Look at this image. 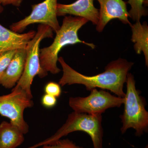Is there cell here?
Segmentation results:
<instances>
[{"instance_id":"obj_9","label":"cell","mask_w":148,"mask_h":148,"mask_svg":"<svg viewBox=\"0 0 148 148\" xmlns=\"http://www.w3.org/2000/svg\"><path fill=\"white\" fill-rule=\"evenodd\" d=\"M100 4L99 19L96 29L99 33L103 32L109 21L118 19L123 24H131L126 3L123 0H97Z\"/></svg>"},{"instance_id":"obj_15","label":"cell","mask_w":148,"mask_h":148,"mask_svg":"<svg viewBox=\"0 0 148 148\" xmlns=\"http://www.w3.org/2000/svg\"><path fill=\"white\" fill-rule=\"evenodd\" d=\"M147 0H127V3L130 5L131 8L128 12L130 17L133 21H140L143 16L148 15V12L144 5Z\"/></svg>"},{"instance_id":"obj_16","label":"cell","mask_w":148,"mask_h":148,"mask_svg":"<svg viewBox=\"0 0 148 148\" xmlns=\"http://www.w3.org/2000/svg\"><path fill=\"white\" fill-rule=\"evenodd\" d=\"M38 148H84L77 145L69 139H60L51 145H44Z\"/></svg>"},{"instance_id":"obj_14","label":"cell","mask_w":148,"mask_h":148,"mask_svg":"<svg viewBox=\"0 0 148 148\" xmlns=\"http://www.w3.org/2000/svg\"><path fill=\"white\" fill-rule=\"evenodd\" d=\"M131 41L135 43L134 48L138 54L143 52L145 58L146 66H148V26L147 22L143 24L140 21L131 24Z\"/></svg>"},{"instance_id":"obj_19","label":"cell","mask_w":148,"mask_h":148,"mask_svg":"<svg viewBox=\"0 0 148 148\" xmlns=\"http://www.w3.org/2000/svg\"><path fill=\"white\" fill-rule=\"evenodd\" d=\"M57 103L56 98L52 95L45 94L43 95L41 99V103L44 107L47 108H53Z\"/></svg>"},{"instance_id":"obj_3","label":"cell","mask_w":148,"mask_h":148,"mask_svg":"<svg viewBox=\"0 0 148 148\" xmlns=\"http://www.w3.org/2000/svg\"><path fill=\"white\" fill-rule=\"evenodd\" d=\"M102 121V114H90L74 111L69 115L65 123L54 134L28 148H38L44 145H51L70 133L78 131L86 132L90 136L93 148H103L104 131Z\"/></svg>"},{"instance_id":"obj_17","label":"cell","mask_w":148,"mask_h":148,"mask_svg":"<svg viewBox=\"0 0 148 148\" xmlns=\"http://www.w3.org/2000/svg\"><path fill=\"white\" fill-rule=\"evenodd\" d=\"M16 50L10 51L0 55V77L8 67Z\"/></svg>"},{"instance_id":"obj_7","label":"cell","mask_w":148,"mask_h":148,"mask_svg":"<svg viewBox=\"0 0 148 148\" xmlns=\"http://www.w3.org/2000/svg\"><path fill=\"white\" fill-rule=\"evenodd\" d=\"M87 97H71L69 105L74 112L92 115L102 114L111 108H119L124 104L125 99L112 95L103 90L97 88L90 90Z\"/></svg>"},{"instance_id":"obj_2","label":"cell","mask_w":148,"mask_h":148,"mask_svg":"<svg viewBox=\"0 0 148 148\" xmlns=\"http://www.w3.org/2000/svg\"><path fill=\"white\" fill-rule=\"evenodd\" d=\"M87 19L72 15L64 16L60 29L56 33V36L50 46L40 49V62L44 72L48 74L59 73L61 70L57 65L58 55L61 49L68 45L83 43L94 49L93 44L81 40L78 37L79 30L88 22Z\"/></svg>"},{"instance_id":"obj_21","label":"cell","mask_w":148,"mask_h":148,"mask_svg":"<svg viewBox=\"0 0 148 148\" xmlns=\"http://www.w3.org/2000/svg\"><path fill=\"white\" fill-rule=\"evenodd\" d=\"M4 10V8L3 6L2 5L1 3L0 2V14L2 13Z\"/></svg>"},{"instance_id":"obj_10","label":"cell","mask_w":148,"mask_h":148,"mask_svg":"<svg viewBox=\"0 0 148 148\" xmlns=\"http://www.w3.org/2000/svg\"><path fill=\"white\" fill-rule=\"evenodd\" d=\"M93 1L94 0H77L69 4L58 3L57 16H65L68 14L74 15L85 18L96 25L99 21V11L94 6Z\"/></svg>"},{"instance_id":"obj_11","label":"cell","mask_w":148,"mask_h":148,"mask_svg":"<svg viewBox=\"0 0 148 148\" xmlns=\"http://www.w3.org/2000/svg\"><path fill=\"white\" fill-rule=\"evenodd\" d=\"M36 34L34 30L24 34L16 33L0 24V55L10 51L26 48Z\"/></svg>"},{"instance_id":"obj_13","label":"cell","mask_w":148,"mask_h":148,"mask_svg":"<svg viewBox=\"0 0 148 148\" xmlns=\"http://www.w3.org/2000/svg\"><path fill=\"white\" fill-rule=\"evenodd\" d=\"M24 134L10 122L0 123V148H16L24 143Z\"/></svg>"},{"instance_id":"obj_4","label":"cell","mask_w":148,"mask_h":148,"mask_svg":"<svg viewBox=\"0 0 148 148\" xmlns=\"http://www.w3.org/2000/svg\"><path fill=\"white\" fill-rule=\"evenodd\" d=\"M125 83L127 90L123 104L124 110L120 116L122 123L121 131L123 134L129 128H133L135 130V136L140 137L148 130V112L145 108L146 102L136 88L132 74L127 73Z\"/></svg>"},{"instance_id":"obj_5","label":"cell","mask_w":148,"mask_h":148,"mask_svg":"<svg viewBox=\"0 0 148 148\" xmlns=\"http://www.w3.org/2000/svg\"><path fill=\"white\" fill-rule=\"evenodd\" d=\"M53 37V31L50 27L40 24L34 37L29 42L26 48V57L24 72L16 86L26 91L31 98H33L31 86L35 77L38 75L42 78L48 75L43 72L40 65V44L45 38Z\"/></svg>"},{"instance_id":"obj_18","label":"cell","mask_w":148,"mask_h":148,"mask_svg":"<svg viewBox=\"0 0 148 148\" xmlns=\"http://www.w3.org/2000/svg\"><path fill=\"white\" fill-rule=\"evenodd\" d=\"M44 91L46 94L52 95L56 98L60 97L62 92L61 86L53 82H50L46 85Z\"/></svg>"},{"instance_id":"obj_1","label":"cell","mask_w":148,"mask_h":148,"mask_svg":"<svg viewBox=\"0 0 148 148\" xmlns=\"http://www.w3.org/2000/svg\"><path fill=\"white\" fill-rule=\"evenodd\" d=\"M63 71V75L59 80L61 86L66 85L78 84L85 86L87 90L96 88L110 90L116 96L124 98L123 91L127 74L134 63L123 58H119L112 61L105 68V71L93 76H86L79 73L69 66L62 57L58 58Z\"/></svg>"},{"instance_id":"obj_6","label":"cell","mask_w":148,"mask_h":148,"mask_svg":"<svg viewBox=\"0 0 148 148\" xmlns=\"http://www.w3.org/2000/svg\"><path fill=\"white\" fill-rule=\"evenodd\" d=\"M32 98L16 86L9 94L0 95V114L10 120V122L24 135L29 131V125L24 120V112L34 106Z\"/></svg>"},{"instance_id":"obj_8","label":"cell","mask_w":148,"mask_h":148,"mask_svg":"<svg viewBox=\"0 0 148 148\" xmlns=\"http://www.w3.org/2000/svg\"><path fill=\"white\" fill-rule=\"evenodd\" d=\"M58 0H45L42 2L32 5L31 14L10 26V30L18 33L24 32L32 24H40L49 26L56 33L61 26L57 19Z\"/></svg>"},{"instance_id":"obj_20","label":"cell","mask_w":148,"mask_h":148,"mask_svg":"<svg viewBox=\"0 0 148 148\" xmlns=\"http://www.w3.org/2000/svg\"><path fill=\"white\" fill-rule=\"evenodd\" d=\"M23 0H0V2L3 6L11 5L18 7L20 6Z\"/></svg>"},{"instance_id":"obj_12","label":"cell","mask_w":148,"mask_h":148,"mask_svg":"<svg viewBox=\"0 0 148 148\" xmlns=\"http://www.w3.org/2000/svg\"><path fill=\"white\" fill-rule=\"evenodd\" d=\"M26 57V48L16 50L8 67L0 77V85L8 89L16 85L24 72Z\"/></svg>"}]
</instances>
